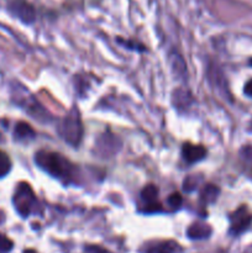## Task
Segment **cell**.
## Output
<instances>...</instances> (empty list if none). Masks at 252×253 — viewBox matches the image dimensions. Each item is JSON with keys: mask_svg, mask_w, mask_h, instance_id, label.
I'll use <instances>...</instances> for the list:
<instances>
[{"mask_svg": "<svg viewBox=\"0 0 252 253\" xmlns=\"http://www.w3.org/2000/svg\"><path fill=\"white\" fill-rule=\"evenodd\" d=\"M35 162L41 169L52 177L62 180L64 184L77 183L78 168L61 153L39 151L35 155Z\"/></svg>", "mask_w": 252, "mask_h": 253, "instance_id": "cell-1", "label": "cell"}, {"mask_svg": "<svg viewBox=\"0 0 252 253\" xmlns=\"http://www.w3.org/2000/svg\"><path fill=\"white\" fill-rule=\"evenodd\" d=\"M58 132L62 136V138L73 147H77L81 143L84 130L81 113H79L76 106H73L67 113V115L62 119L61 124H59Z\"/></svg>", "mask_w": 252, "mask_h": 253, "instance_id": "cell-2", "label": "cell"}, {"mask_svg": "<svg viewBox=\"0 0 252 253\" xmlns=\"http://www.w3.org/2000/svg\"><path fill=\"white\" fill-rule=\"evenodd\" d=\"M12 203L16 211L22 217H29L31 214H36L40 209L39 200L32 190L31 185L27 183H20L14 193Z\"/></svg>", "mask_w": 252, "mask_h": 253, "instance_id": "cell-3", "label": "cell"}, {"mask_svg": "<svg viewBox=\"0 0 252 253\" xmlns=\"http://www.w3.org/2000/svg\"><path fill=\"white\" fill-rule=\"evenodd\" d=\"M7 10L24 24H32L36 20V10L29 0H9Z\"/></svg>", "mask_w": 252, "mask_h": 253, "instance_id": "cell-4", "label": "cell"}, {"mask_svg": "<svg viewBox=\"0 0 252 253\" xmlns=\"http://www.w3.org/2000/svg\"><path fill=\"white\" fill-rule=\"evenodd\" d=\"M252 221V215L246 207H241L232 212L230 216V232L232 235H239L250 226Z\"/></svg>", "mask_w": 252, "mask_h": 253, "instance_id": "cell-5", "label": "cell"}, {"mask_svg": "<svg viewBox=\"0 0 252 253\" xmlns=\"http://www.w3.org/2000/svg\"><path fill=\"white\" fill-rule=\"evenodd\" d=\"M141 199L145 203V212H160L163 210L162 205L158 203V188L155 184H148L143 188Z\"/></svg>", "mask_w": 252, "mask_h": 253, "instance_id": "cell-6", "label": "cell"}, {"mask_svg": "<svg viewBox=\"0 0 252 253\" xmlns=\"http://www.w3.org/2000/svg\"><path fill=\"white\" fill-rule=\"evenodd\" d=\"M120 150V141L116 136L104 133L96 142V151L104 157H110Z\"/></svg>", "mask_w": 252, "mask_h": 253, "instance_id": "cell-7", "label": "cell"}, {"mask_svg": "<svg viewBox=\"0 0 252 253\" xmlns=\"http://www.w3.org/2000/svg\"><path fill=\"white\" fill-rule=\"evenodd\" d=\"M182 156L188 163H195L204 160L207 156V148L202 145H192L187 142L183 145Z\"/></svg>", "mask_w": 252, "mask_h": 253, "instance_id": "cell-8", "label": "cell"}, {"mask_svg": "<svg viewBox=\"0 0 252 253\" xmlns=\"http://www.w3.org/2000/svg\"><path fill=\"white\" fill-rule=\"evenodd\" d=\"M187 235L192 240H204L211 235V227L205 222H193L187 230Z\"/></svg>", "mask_w": 252, "mask_h": 253, "instance_id": "cell-9", "label": "cell"}, {"mask_svg": "<svg viewBox=\"0 0 252 253\" xmlns=\"http://www.w3.org/2000/svg\"><path fill=\"white\" fill-rule=\"evenodd\" d=\"M219 193H220V189L216 187V185L214 184L204 185L202 192H200V198H199V202L200 204H202V207L207 208L208 205L216 202Z\"/></svg>", "mask_w": 252, "mask_h": 253, "instance_id": "cell-10", "label": "cell"}, {"mask_svg": "<svg viewBox=\"0 0 252 253\" xmlns=\"http://www.w3.org/2000/svg\"><path fill=\"white\" fill-rule=\"evenodd\" d=\"M180 251L179 244L175 241L168 240V241L157 242L147 249L146 253H177Z\"/></svg>", "mask_w": 252, "mask_h": 253, "instance_id": "cell-11", "label": "cell"}, {"mask_svg": "<svg viewBox=\"0 0 252 253\" xmlns=\"http://www.w3.org/2000/svg\"><path fill=\"white\" fill-rule=\"evenodd\" d=\"M36 132H35L34 128L29 125L27 123L24 121H20L16 124L14 130V137L17 141H27V140H34Z\"/></svg>", "mask_w": 252, "mask_h": 253, "instance_id": "cell-12", "label": "cell"}, {"mask_svg": "<svg viewBox=\"0 0 252 253\" xmlns=\"http://www.w3.org/2000/svg\"><path fill=\"white\" fill-rule=\"evenodd\" d=\"M11 169V161L5 152L0 151V178L5 177Z\"/></svg>", "mask_w": 252, "mask_h": 253, "instance_id": "cell-13", "label": "cell"}, {"mask_svg": "<svg viewBox=\"0 0 252 253\" xmlns=\"http://www.w3.org/2000/svg\"><path fill=\"white\" fill-rule=\"evenodd\" d=\"M199 182H200L199 177H195V175H188V177L184 179V182H183V189L188 193L193 192V190H195L198 188Z\"/></svg>", "mask_w": 252, "mask_h": 253, "instance_id": "cell-14", "label": "cell"}, {"mask_svg": "<svg viewBox=\"0 0 252 253\" xmlns=\"http://www.w3.org/2000/svg\"><path fill=\"white\" fill-rule=\"evenodd\" d=\"M167 203H168V205L172 208V209H179L180 205H182V203H183L182 195H180L179 193H177V192L172 193V194L168 197Z\"/></svg>", "mask_w": 252, "mask_h": 253, "instance_id": "cell-15", "label": "cell"}, {"mask_svg": "<svg viewBox=\"0 0 252 253\" xmlns=\"http://www.w3.org/2000/svg\"><path fill=\"white\" fill-rule=\"evenodd\" d=\"M14 247V244L5 235L0 234V253H9Z\"/></svg>", "mask_w": 252, "mask_h": 253, "instance_id": "cell-16", "label": "cell"}, {"mask_svg": "<svg viewBox=\"0 0 252 253\" xmlns=\"http://www.w3.org/2000/svg\"><path fill=\"white\" fill-rule=\"evenodd\" d=\"M118 41L120 42L121 44H124V46L126 47V48H130V49H136V51H145V47L142 46V44H138L137 42H132V43H131L130 41H123V40H120V39H118Z\"/></svg>", "mask_w": 252, "mask_h": 253, "instance_id": "cell-17", "label": "cell"}, {"mask_svg": "<svg viewBox=\"0 0 252 253\" xmlns=\"http://www.w3.org/2000/svg\"><path fill=\"white\" fill-rule=\"evenodd\" d=\"M85 251L88 253H111L110 251H108V250L103 249V247L100 246H95V245H93V246H88L85 249Z\"/></svg>", "mask_w": 252, "mask_h": 253, "instance_id": "cell-18", "label": "cell"}, {"mask_svg": "<svg viewBox=\"0 0 252 253\" xmlns=\"http://www.w3.org/2000/svg\"><path fill=\"white\" fill-rule=\"evenodd\" d=\"M245 94L249 96H252V79L251 81H249L246 83V85H245V89H244Z\"/></svg>", "mask_w": 252, "mask_h": 253, "instance_id": "cell-19", "label": "cell"}, {"mask_svg": "<svg viewBox=\"0 0 252 253\" xmlns=\"http://www.w3.org/2000/svg\"><path fill=\"white\" fill-rule=\"evenodd\" d=\"M24 253H37L35 250H25Z\"/></svg>", "mask_w": 252, "mask_h": 253, "instance_id": "cell-20", "label": "cell"}, {"mask_svg": "<svg viewBox=\"0 0 252 253\" xmlns=\"http://www.w3.org/2000/svg\"><path fill=\"white\" fill-rule=\"evenodd\" d=\"M250 64H251V66H252V59H251V62H250Z\"/></svg>", "mask_w": 252, "mask_h": 253, "instance_id": "cell-21", "label": "cell"}]
</instances>
